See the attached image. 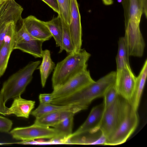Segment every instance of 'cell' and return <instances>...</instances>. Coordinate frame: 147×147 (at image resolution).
Listing matches in <instances>:
<instances>
[{
	"label": "cell",
	"instance_id": "6da1fadb",
	"mask_svg": "<svg viewBox=\"0 0 147 147\" xmlns=\"http://www.w3.org/2000/svg\"><path fill=\"white\" fill-rule=\"evenodd\" d=\"M116 78V71H111L74 93L54 99L51 103L58 105H78L88 107L94 100L103 96L107 89L115 84Z\"/></svg>",
	"mask_w": 147,
	"mask_h": 147
},
{
	"label": "cell",
	"instance_id": "7a4b0ae2",
	"mask_svg": "<svg viewBox=\"0 0 147 147\" xmlns=\"http://www.w3.org/2000/svg\"><path fill=\"white\" fill-rule=\"evenodd\" d=\"M91 56L85 50L68 54L57 64L51 79L53 90L63 85L78 74L87 69V62Z\"/></svg>",
	"mask_w": 147,
	"mask_h": 147
},
{
	"label": "cell",
	"instance_id": "3957f363",
	"mask_svg": "<svg viewBox=\"0 0 147 147\" xmlns=\"http://www.w3.org/2000/svg\"><path fill=\"white\" fill-rule=\"evenodd\" d=\"M40 63V60L30 62L4 82L0 94L5 103L10 99L21 96L32 80L34 72Z\"/></svg>",
	"mask_w": 147,
	"mask_h": 147
},
{
	"label": "cell",
	"instance_id": "277c9868",
	"mask_svg": "<svg viewBox=\"0 0 147 147\" xmlns=\"http://www.w3.org/2000/svg\"><path fill=\"white\" fill-rule=\"evenodd\" d=\"M132 109L130 104L118 94L104 110L99 129L107 139L116 131Z\"/></svg>",
	"mask_w": 147,
	"mask_h": 147
},
{
	"label": "cell",
	"instance_id": "5b68a950",
	"mask_svg": "<svg viewBox=\"0 0 147 147\" xmlns=\"http://www.w3.org/2000/svg\"><path fill=\"white\" fill-rule=\"evenodd\" d=\"M23 11L15 0H8L0 5V49L11 25L22 18Z\"/></svg>",
	"mask_w": 147,
	"mask_h": 147
},
{
	"label": "cell",
	"instance_id": "8992f818",
	"mask_svg": "<svg viewBox=\"0 0 147 147\" xmlns=\"http://www.w3.org/2000/svg\"><path fill=\"white\" fill-rule=\"evenodd\" d=\"M10 133L14 139L21 141H33L41 139L59 140L57 133L54 128L34 124L28 127L15 128Z\"/></svg>",
	"mask_w": 147,
	"mask_h": 147
},
{
	"label": "cell",
	"instance_id": "52a82bcc",
	"mask_svg": "<svg viewBox=\"0 0 147 147\" xmlns=\"http://www.w3.org/2000/svg\"><path fill=\"white\" fill-rule=\"evenodd\" d=\"M140 22L130 20L125 24L124 37L129 56L142 57L145 43L140 28Z\"/></svg>",
	"mask_w": 147,
	"mask_h": 147
},
{
	"label": "cell",
	"instance_id": "ba28073f",
	"mask_svg": "<svg viewBox=\"0 0 147 147\" xmlns=\"http://www.w3.org/2000/svg\"><path fill=\"white\" fill-rule=\"evenodd\" d=\"M44 42L33 38L23 24L19 27L16 31L14 50L19 49L36 58H41Z\"/></svg>",
	"mask_w": 147,
	"mask_h": 147
},
{
	"label": "cell",
	"instance_id": "9c48e42d",
	"mask_svg": "<svg viewBox=\"0 0 147 147\" xmlns=\"http://www.w3.org/2000/svg\"><path fill=\"white\" fill-rule=\"evenodd\" d=\"M139 117L133 109L116 131L106 141L105 145H117L125 142L137 127Z\"/></svg>",
	"mask_w": 147,
	"mask_h": 147
},
{
	"label": "cell",
	"instance_id": "30bf717a",
	"mask_svg": "<svg viewBox=\"0 0 147 147\" xmlns=\"http://www.w3.org/2000/svg\"><path fill=\"white\" fill-rule=\"evenodd\" d=\"M136 78L130 66L116 71L115 86L118 94L130 105L134 94Z\"/></svg>",
	"mask_w": 147,
	"mask_h": 147
},
{
	"label": "cell",
	"instance_id": "8fae6325",
	"mask_svg": "<svg viewBox=\"0 0 147 147\" xmlns=\"http://www.w3.org/2000/svg\"><path fill=\"white\" fill-rule=\"evenodd\" d=\"M86 69L76 75L52 92L54 99L69 95L94 82Z\"/></svg>",
	"mask_w": 147,
	"mask_h": 147
},
{
	"label": "cell",
	"instance_id": "7c38bea8",
	"mask_svg": "<svg viewBox=\"0 0 147 147\" xmlns=\"http://www.w3.org/2000/svg\"><path fill=\"white\" fill-rule=\"evenodd\" d=\"M23 19L22 18L11 25L0 49L1 77L3 75L7 67L10 55L14 50L16 32L18 28L23 24Z\"/></svg>",
	"mask_w": 147,
	"mask_h": 147
},
{
	"label": "cell",
	"instance_id": "4fadbf2b",
	"mask_svg": "<svg viewBox=\"0 0 147 147\" xmlns=\"http://www.w3.org/2000/svg\"><path fill=\"white\" fill-rule=\"evenodd\" d=\"M70 22L69 29L75 52L82 49V28L80 15L77 0H70Z\"/></svg>",
	"mask_w": 147,
	"mask_h": 147
},
{
	"label": "cell",
	"instance_id": "5bb4252c",
	"mask_svg": "<svg viewBox=\"0 0 147 147\" xmlns=\"http://www.w3.org/2000/svg\"><path fill=\"white\" fill-rule=\"evenodd\" d=\"M23 24L28 32L34 38L44 42L52 37L44 23L34 16H29L23 19Z\"/></svg>",
	"mask_w": 147,
	"mask_h": 147
},
{
	"label": "cell",
	"instance_id": "9a60e30c",
	"mask_svg": "<svg viewBox=\"0 0 147 147\" xmlns=\"http://www.w3.org/2000/svg\"><path fill=\"white\" fill-rule=\"evenodd\" d=\"M104 111L103 103L94 107L84 123L69 137L85 132L93 133L99 130Z\"/></svg>",
	"mask_w": 147,
	"mask_h": 147
},
{
	"label": "cell",
	"instance_id": "2e32d148",
	"mask_svg": "<svg viewBox=\"0 0 147 147\" xmlns=\"http://www.w3.org/2000/svg\"><path fill=\"white\" fill-rule=\"evenodd\" d=\"M106 138L100 130L94 132H85L70 136L64 144L105 145Z\"/></svg>",
	"mask_w": 147,
	"mask_h": 147
},
{
	"label": "cell",
	"instance_id": "e0dca14e",
	"mask_svg": "<svg viewBox=\"0 0 147 147\" xmlns=\"http://www.w3.org/2000/svg\"><path fill=\"white\" fill-rule=\"evenodd\" d=\"M88 107L78 105H58L51 103H40L38 107L32 111L30 114L37 118L47 113L64 111H71L75 114L86 109Z\"/></svg>",
	"mask_w": 147,
	"mask_h": 147
},
{
	"label": "cell",
	"instance_id": "ac0fdd59",
	"mask_svg": "<svg viewBox=\"0 0 147 147\" xmlns=\"http://www.w3.org/2000/svg\"><path fill=\"white\" fill-rule=\"evenodd\" d=\"M122 3L124 10L125 24L130 20L140 22L144 12L142 0H123Z\"/></svg>",
	"mask_w": 147,
	"mask_h": 147
},
{
	"label": "cell",
	"instance_id": "d6986e66",
	"mask_svg": "<svg viewBox=\"0 0 147 147\" xmlns=\"http://www.w3.org/2000/svg\"><path fill=\"white\" fill-rule=\"evenodd\" d=\"M75 113L67 112L62 117L60 121L53 127L57 131L59 140L64 142L72 134L74 117Z\"/></svg>",
	"mask_w": 147,
	"mask_h": 147
},
{
	"label": "cell",
	"instance_id": "ffe728a7",
	"mask_svg": "<svg viewBox=\"0 0 147 147\" xmlns=\"http://www.w3.org/2000/svg\"><path fill=\"white\" fill-rule=\"evenodd\" d=\"M35 103L34 101L26 100L21 96H18L14 98L9 109L12 114L17 117L28 118L34 107Z\"/></svg>",
	"mask_w": 147,
	"mask_h": 147
},
{
	"label": "cell",
	"instance_id": "44dd1931",
	"mask_svg": "<svg viewBox=\"0 0 147 147\" xmlns=\"http://www.w3.org/2000/svg\"><path fill=\"white\" fill-rule=\"evenodd\" d=\"M147 76V60L145 61L138 76L136 77L135 89L131 105L132 109L137 111L146 81Z\"/></svg>",
	"mask_w": 147,
	"mask_h": 147
},
{
	"label": "cell",
	"instance_id": "7402d4cb",
	"mask_svg": "<svg viewBox=\"0 0 147 147\" xmlns=\"http://www.w3.org/2000/svg\"><path fill=\"white\" fill-rule=\"evenodd\" d=\"M42 57V62L37 69L39 70L41 85L44 87L49 76L54 69L55 64L51 59L49 50H43Z\"/></svg>",
	"mask_w": 147,
	"mask_h": 147
},
{
	"label": "cell",
	"instance_id": "603a6c76",
	"mask_svg": "<svg viewBox=\"0 0 147 147\" xmlns=\"http://www.w3.org/2000/svg\"><path fill=\"white\" fill-rule=\"evenodd\" d=\"M55 42L56 46L60 49L62 45L63 27L61 18L58 16L50 21L44 22Z\"/></svg>",
	"mask_w": 147,
	"mask_h": 147
},
{
	"label": "cell",
	"instance_id": "cb8c5ba5",
	"mask_svg": "<svg viewBox=\"0 0 147 147\" xmlns=\"http://www.w3.org/2000/svg\"><path fill=\"white\" fill-rule=\"evenodd\" d=\"M118 50L116 57L117 70L130 66L128 49L124 37L119 38L118 41Z\"/></svg>",
	"mask_w": 147,
	"mask_h": 147
},
{
	"label": "cell",
	"instance_id": "d4e9b609",
	"mask_svg": "<svg viewBox=\"0 0 147 147\" xmlns=\"http://www.w3.org/2000/svg\"><path fill=\"white\" fill-rule=\"evenodd\" d=\"M62 111L50 113L36 118L34 124L45 127H54L60 121Z\"/></svg>",
	"mask_w": 147,
	"mask_h": 147
},
{
	"label": "cell",
	"instance_id": "484cf974",
	"mask_svg": "<svg viewBox=\"0 0 147 147\" xmlns=\"http://www.w3.org/2000/svg\"><path fill=\"white\" fill-rule=\"evenodd\" d=\"M61 19L63 27L62 45L59 53H61L63 50L65 51L68 54L75 52L69 29V25L62 19Z\"/></svg>",
	"mask_w": 147,
	"mask_h": 147
},
{
	"label": "cell",
	"instance_id": "4316f807",
	"mask_svg": "<svg viewBox=\"0 0 147 147\" xmlns=\"http://www.w3.org/2000/svg\"><path fill=\"white\" fill-rule=\"evenodd\" d=\"M61 18L68 25L70 22V0H57Z\"/></svg>",
	"mask_w": 147,
	"mask_h": 147
},
{
	"label": "cell",
	"instance_id": "83f0119b",
	"mask_svg": "<svg viewBox=\"0 0 147 147\" xmlns=\"http://www.w3.org/2000/svg\"><path fill=\"white\" fill-rule=\"evenodd\" d=\"M118 95L115 84L107 89L103 96L104 110L114 102Z\"/></svg>",
	"mask_w": 147,
	"mask_h": 147
},
{
	"label": "cell",
	"instance_id": "f1b7e54d",
	"mask_svg": "<svg viewBox=\"0 0 147 147\" xmlns=\"http://www.w3.org/2000/svg\"><path fill=\"white\" fill-rule=\"evenodd\" d=\"M13 123L9 119L0 116V131L8 132L11 128Z\"/></svg>",
	"mask_w": 147,
	"mask_h": 147
},
{
	"label": "cell",
	"instance_id": "f546056e",
	"mask_svg": "<svg viewBox=\"0 0 147 147\" xmlns=\"http://www.w3.org/2000/svg\"><path fill=\"white\" fill-rule=\"evenodd\" d=\"M39 99L40 103L46 104L51 103L54 98L51 93L40 94L39 96Z\"/></svg>",
	"mask_w": 147,
	"mask_h": 147
},
{
	"label": "cell",
	"instance_id": "4dcf8cb0",
	"mask_svg": "<svg viewBox=\"0 0 147 147\" xmlns=\"http://www.w3.org/2000/svg\"><path fill=\"white\" fill-rule=\"evenodd\" d=\"M5 103L1 95L0 94V114L4 115H9L12 114L9 108L5 106Z\"/></svg>",
	"mask_w": 147,
	"mask_h": 147
},
{
	"label": "cell",
	"instance_id": "1f68e13d",
	"mask_svg": "<svg viewBox=\"0 0 147 147\" xmlns=\"http://www.w3.org/2000/svg\"><path fill=\"white\" fill-rule=\"evenodd\" d=\"M55 11L59 14V8L57 0H42Z\"/></svg>",
	"mask_w": 147,
	"mask_h": 147
},
{
	"label": "cell",
	"instance_id": "d6a6232c",
	"mask_svg": "<svg viewBox=\"0 0 147 147\" xmlns=\"http://www.w3.org/2000/svg\"><path fill=\"white\" fill-rule=\"evenodd\" d=\"M143 8L145 16H147V0H142Z\"/></svg>",
	"mask_w": 147,
	"mask_h": 147
},
{
	"label": "cell",
	"instance_id": "836d02e7",
	"mask_svg": "<svg viewBox=\"0 0 147 147\" xmlns=\"http://www.w3.org/2000/svg\"><path fill=\"white\" fill-rule=\"evenodd\" d=\"M103 3L106 5H111L113 3V0H102Z\"/></svg>",
	"mask_w": 147,
	"mask_h": 147
},
{
	"label": "cell",
	"instance_id": "e575fe53",
	"mask_svg": "<svg viewBox=\"0 0 147 147\" xmlns=\"http://www.w3.org/2000/svg\"><path fill=\"white\" fill-rule=\"evenodd\" d=\"M8 0H0V5L3 3L6 2Z\"/></svg>",
	"mask_w": 147,
	"mask_h": 147
},
{
	"label": "cell",
	"instance_id": "d590c367",
	"mask_svg": "<svg viewBox=\"0 0 147 147\" xmlns=\"http://www.w3.org/2000/svg\"><path fill=\"white\" fill-rule=\"evenodd\" d=\"M3 144H4V143H0V145H3Z\"/></svg>",
	"mask_w": 147,
	"mask_h": 147
},
{
	"label": "cell",
	"instance_id": "8d00e7d4",
	"mask_svg": "<svg viewBox=\"0 0 147 147\" xmlns=\"http://www.w3.org/2000/svg\"><path fill=\"white\" fill-rule=\"evenodd\" d=\"M1 77V76H0V78Z\"/></svg>",
	"mask_w": 147,
	"mask_h": 147
}]
</instances>
